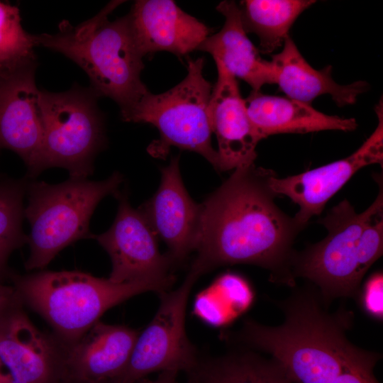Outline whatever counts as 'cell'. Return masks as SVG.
Instances as JSON below:
<instances>
[{
	"label": "cell",
	"instance_id": "obj_25",
	"mask_svg": "<svg viewBox=\"0 0 383 383\" xmlns=\"http://www.w3.org/2000/svg\"><path fill=\"white\" fill-rule=\"evenodd\" d=\"M380 355L365 351L358 359L345 367L333 383H379L374 374V367Z\"/></svg>",
	"mask_w": 383,
	"mask_h": 383
},
{
	"label": "cell",
	"instance_id": "obj_20",
	"mask_svg": "<svg viewBox=\"0 0 383 383\" xmlns=\"http://www.w3.org/2000/svg\"><path fill=\"white\" fill-rule=\"evenodd\" d=\"M245 103L249 118L262 140L276 134L352 131L357 128L354 118L328 115L287 96L251 91Z\"/></svg>",
	"mask_w": 383,
	"mask_h": 383
},
{
	"label": "cell",
	"instance_id": "obj_15",
	"mask_svg": "<svg viewBox=\"0 0 383 383\" xmlns=\"http://www.w3.org/2000/svg\"><path fill=\"white\" fill-rule=\"evenodd\" d=\"M217 81L212 89L209 113L216 135L219 172L251 166L257 157L256 147L262 140L247 112L237 79L220 62Z\"/></svg>",
	"mask_w": 383,
	"mask_h": 383
},
{
	"label": "cell",
	"instance_id": "obj_18",
	"mask_svg": "<svg viewBox=\"0 0 383 383\" xmlns=\"http://www.w3.org/2000/svg\"><path fill=\"white\" fill-rule=\"evenodd\" d=\"M280 52L270 60L274 84L292 99L311 105L317 97L329 95L338 106L355 104L360 95L367 91L369 84L357 81L340 84L332 77V67L313 68L303 57L294 40L288 36Z\"/></svg>",
	"mask_w": 383,
	"mask_h": 383
},
{
	"label": "cell",
	"instance_id": "obj_26",
	"mask_svg": "<svg viewBox=\"0 0 383 383\" xmlns=\"http://www.w3.org/2000/svg\"><path fill=\"white\" fill-rule=\"evenodd\" d=\"M357 296L363 311L370 316L382 320L383 318V275L382 272L372 274L360 289Z\"/></svg>",
	"mask_w": 383,
	"mask_h": 383
},
{
	"label": "cell",
	"instance_id": "obj_8",
	"mask_svg": "<svg viewBox=\"0 0 383 383\" xmlns=\"http://www.w3.org/2000/svg\"><path fill=\"white\" fill-rule=\"evenodd\" d=\"M97 99L89 87L78 84L57 93L39 89V174L52 167L67 170L72 178H88L93 174L95 158L106 142L104 117Z\"/></svg>",
	"mask_w": 383,
	"mask_h": 383
},
{
	"label": "cell",
	"instance_id": "obj_12",
	"mask_svg": "<svg viewBox=\"0 0 383 383\" xmlns=\"http://www.w3.org/2000/svg\"><path fill=\"white\" fill-rule=\"evenodd\" d=\"M0 362L14 383H61L67 378L65 346L40 331L22 306L0 317Z\"/></svg>",
	"mask_w": 383,
	"mask_h": 383
},
{
	"label": "cell",
	"instance_id": "obj_17",
	"mask_svg": "<svg viewBox=\"0 0 383 383\" xmlns=\"http://www.w3.org/2000/svg\"><path fill=\"white\" fill-rule=\"evenodd\" d=\"M138 334L125 326L97 321L76 342L65 346L67 377L115 382L128 365Z\"/></svg>",
	"mask_w": 383,
	"mask_h": 383
},
{
	"label": "cell",
	"instance_id": "obj_28",
	"mask_svg": "<svg viewBox=\"0 0 383 383\" xmlns=\"http://www.w3.org/2000/svg\"><path fill=\"white\" fill-rule=\"evenodd\" d=\"M177 373L172 372H162L158 377L152 380L143 379L139 383H179L177 380Z\"/></svg>",
	"mask_w": 383,
	"mask_h": 383
},
{
	"label": "cell",
	"instance_id": "obj_9",
	"mask_svg": "<svg viewBox=\"0 0 383 383\" xmlns=\"http://www.w3.org/2000/svg\"><path fill=\"white\" fill-rule=\"evenodd\" d=\"M196 278L187 274L174 290L159 294V308L139 333L128 365L114 383H139L151 373L188 372L199 357L187 337V303Z\"/></svg>",
	"mask_w": 383,
	"mask_h": 383
},
{
	"label": "cell",
	"instance_id": "obj_5",
	"mask_svg": "<svg viewBox=\"0 0 383 383\" xmlns=\"http://www.w3.org/2000/svg\"><path fill=\"white\" fill-rule=\"evenodd\" d=\"M9 279L22 304L40 315L64 346L79 339L109 309L144 292L170 289L150 282L116 284L77 270L11 272Z\"/></svg>",
	"mask_w": 383,
	"mask_h": 383
},
{
	"label": "cell",
	"instance_id": "obj_30",
	"mask_svg": "<svg viewBox=\"0 0 383 383\" xmlns=\"http://www.w3.org/2000/svg\"><path fill=\"white\" fill-rule=\"evenodd\" d=\"M0 365H1V362H0ZM2 376H3V374L0 372V383H2Z\"/></svg>",
	"mask_w": 383,
	"mask_h": 383
},
{
	"label": "cell",
	"instance_id": "obj_10",
	"mask_svg": "<svg viewBox=\"0 0 383 383\" xmlns=\"http://www.w3.org/2000/svg\"><path fill=\"white\" fill-rule=\"evenodd\" d=\"M118 211L106 232L93 235L110 257L109 279L116 284L150 282L170 288L174 268L166 254L160 252L157 236L142 213L132 207L126 192L115 194Z\"/></svg>",
	"mask_w": 383,
	"mask_h": 383
},
{
	"label": "cell",
	"instance_id": "obj_29",
	"mask_svg": "<svg viewBox=\"0 0 383 383\" xmlns=\"http://www.w3.org/2000/svg\"><path fill=\"white\" fill-rule=\"evenodd\" d=\"M61 383H90V382H86L79 381L77 379L67 377L65 379H64ZM104 383H113V382H104Z\"/></svg>",
	"mask_w": 383,
	"mask_h": 383
},
{
	"label": "cell",
	"instance_id": "obj_6",
	"mask_svg": "<svg viewBox=\"0 0 383 383\" xmlns=\"http://www.w3.org/2000/svg\"><path fill=\"white\" fill-rule=\"evenodd\" d=\"M123 176L114 172L101 181L70 177L59 184L28 179L24 218L30 226L28 271L42 270L70 245L92 238L89 222L99 203L114 195Z\"/></svg>",
	"mask_w": 383,
	"mask_h": 383
},
{
	"label": "cell",
	"instance_id": "obj_21",
	"mask_svg": "<svg viewBox=\"0 0 383 383\" xmlns=\"http://www.w3.org/2000/svg\"><path fill=\"white\" fill-rule=\"evenodd\" d=\"M187 383H295L273 360L248 350L199 358Z\"/></svg>",
	"mask_w": 383,
	"mask_h": 383
},
{
	"label": "cell",
	"instance_id": "obj_1",
	"mask_svg": "<svg viewBox=\"0 0 383 383\" xmlns=\"http://www.w3.org/2000/svg\"><path fill=\"white\" fill-rule=\"evenodd\" d=\"M273 174L255 165L236 169L201 204L188 274L198 279L218 267L249 264L267 270L274 283L295 285L293 244L306 226L275 204L269 184Z\"/></svg>",
	"mask_w": 383,
	"mask_h": 383
},
{
	"label": "cell",
	"instance_id": "obj_16",
	"mask_svg": "<svg viewBox=\"0 0 383 383\" xmlns=\"http://www.w3.org/2000/svg\"><path fill=\"white\" fill-rule=\"evenodd\" d=\"M127 16L143 57L157 51L184 55L198 50L211 33L172 0H138Z\"/></svg>",
	"mask_w": 383,
	"mask_h": 383
},
{
	"label": "cell",
	"instance_id": "obj_23",
	"mask_svg": "<svg viewBox=\"0 0 383 383\" xmlns=\"http://www.w3.org/2000/svg\"><path fill=\"white\" fill-rule=\"evenodd\" d=\"M28 179L0 176V280L9 279L8 261L11 253L28 243L23 230V199Z\"/></svg>",
	"mask_w": 383,
	"mask_h": 383
},
{
	"label": "cell",
	"instance_id": "obj_2",
	"mask_svg": "<svg viewBox=\"0 0 383 383\" xmlns=\"http://www.w3.org/2000/svg\"><path fill=\"white\" fill-rule=\"evenodd\" d=\"M277 306L284 322L269 326L246 319L235 339L271 355L295 383H333L366 350L347 338L352 312L330 313L315 287L294 289Z\"/></svg>",
	"mask_w": 383,
	"mask_h": 383
},
{
	"label": "cell",
	"instance_id": "obj_11",
	"mask_svg": "<svg viewBox=\"0 0 383 383\" xmlns=\"http://www.w3.org/2000/svg\"><path fill=\"white\" fill-rule=\"evenodd\" d=\"M378 123L373 133L350 155L304 172L279 178L273 174L269 184L277 195H284L299 206L294 218L306 226L320 215L328 201L360 169L383 162V104L375 107Z\"/></svg>",
	"mask_w": 383,
	"mask_h": 383
},
{
	"label": "cell",
	"instance_id": "obj_22",
	"mask_svg": "<svg viewBox=\"0 0 383 383\" xmlns=\"http://www.w3.org/2000/svg\"><path fill=\"white\" fill-rule=\"evenodd\" d=\"M315 3L313 0H244L238 5L245 32L257 35L260 52L270 54L289 36L297 18Z\"/></svg>",
	"mask_w": 383,
	"mask_h": 383
},
{
	"label": "cell",
	"instance_id": "obj_4",
	"mask_svg": "<svg viewBox=\"0 0 383 383\" xmlns=\"http://www.w3.org/2000/svg\"><path fill=\"white\" fill-rule=\"evenodd\" d=\"M373 203L356 213L345 199L319 220L328 231L320 242L296 252L294 277L313 284L328 306L338 298L357 296L362 280L383 251L382 180Z\"/></svg>",
	"mask_w": 383,
	"mask_h": 383
},
{
	"label": "cell",
	"instance_id": "obj_3",
	"mask_svg": "<svg viewBox=\"0 0 383 383\" xmlns=\"http://www.w3.org/2000/svg\"><path fill=\"white\" fill-rule=\"evenodd\" d=\"M123 2L110 1L77 26L62 21L55 34L33 35L35 47L60 52L79 66L95 95L113 99L121 118L149 92L140 79L143 57L135 43L127 15L109 20V14Z\"/></svg>",
	"mask_w": 383,
	"mask_h": 383
},
{
	"label": "cell",
	"instance_id": "obj_7",
	"mask_svg": "<svg viewBox=\"0 0 383 383\" xmlns=\"http://www.w3.org/2000/svg\"><path fill=\"white\" fill-rule=\"evenodd\" d=\"M204 67L203 57L189 59L183 80L163 93L149 91L121 118L150 123L158 130L160 138L148 148L152 157L165 159L171 147H177L201 155L218 171L209 113L213 87L204 77Z\"/></svg>",
	"mask_w": 383,
	"mask_h": 383
},
{
	"label": "cell",
	"instance_id": "obj_14",
	"mask_svg": "<svg viewBox=\"0 0 383 383\" xmlns=\"http://www.w3.org/2000/svg\"><path fill=\"white\" fill-rule=\"evenodd\" d=\"M138 210L157 238L167 245L166 255L173 267L183 264L194 251L201 204L191 198L184 185L179 155L161 168V181L157 192Z\"/></svg>",
	"mask_w": 383,
	"mask_h": 383
},
{
	"label": "cell",
	"instance_id": "obj_24",
	"mask_svg": "<svg viewBox=\"0 0 383 383\" xmlns=\"http://www.w3.org/2000/svg\"><path fill=\"white\" fill-rule=\"evenodd\" d=\"M33 35L22 27L19 9L0 1V70L37 65Z\"/></svg>",
	"mask_w": 383,
	"mask_h": 383
},
{
	"label": "cell",
	"instance_id": "obj_13",
	"mask_svg": "<svg viewBox=\"0 0 383 383\" xmlns=\"http://www.w3.org/2000/svg\"><path fill=\"white\" fill-rule=\"evenodd\" d=\"M36 67L0 70V150L17 154L26 166V177L30 179L40 174L42 146Z\"/></svg>",
	"mask_w": 383,
	"mask_h": 383
},
{
	"label": "cell",
	"instance_id": "obj_27",
	"mask_svg": "<svg viewBox=\"0 0 383 383\" xmlns=\"http://www.w3.org/2000/svg\"><path fill=\"white\" fill-rule=\"evenodd\" d=\"M22 305L13 287L7 286L0 280V316Z\"/></svg>",
	"mask_w": 383,
	"mask_h": 383
},
{
	"label": "cell",
	"instance_id": "obj_19",
	"mask_svg": "<svg viewBox=\"0 0 383 383\" xmlns=\"http://www.w3.org/2000/svg\"><path fill=\"white\" fill-rule=\"evenodd\" d=\"M216 10L225 18L223 26L198 50L209 52L236 79L249 84L252 91H259L264 85L274 84L272 63L261 57L258 48L248 37L238 5L234 1H223Z\"/></svg>",
	"mask_w": 383,
	"mask_h": 383
}]
</instances>
